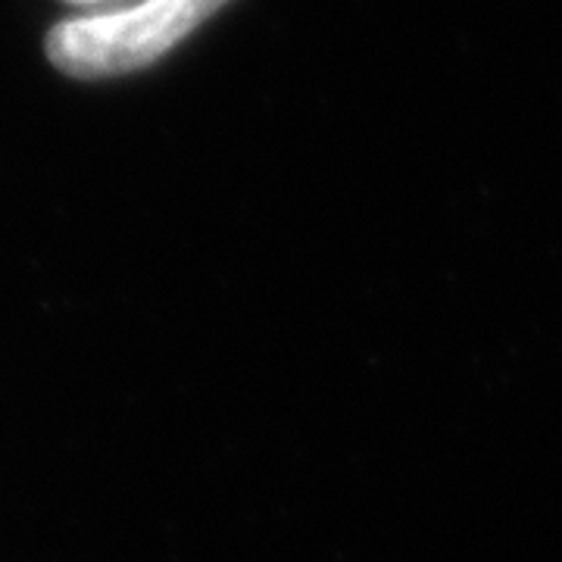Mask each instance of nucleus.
<instances>
[{"mask_svg":"<svg viewBox=\"0 0 562 562\" xmlns=\"http://www.w3.org/2000/svg\"><path fill=\"white\" fill-rule=\"evenodd\" d=\"M228 0H135L60 22L47 35L50 63L72 79H103L166 57Z\"/></svg>","mask_w":562,"mask_h":562,"instance_id":"1","label":"nucleus"},{"mask_svg":"<svg viewBox=\"0 0 562 562\" xmlns=\"http://www.w3.org/2000/svg\"><path fill=\"white\" fill-rule=\"evenodd\" d=\"M79 3H101V0H79Z\"/></svg>","mask_w":562,"mask_h":562,"instance_id":"2","label":"nucleus"}]
</instances>
